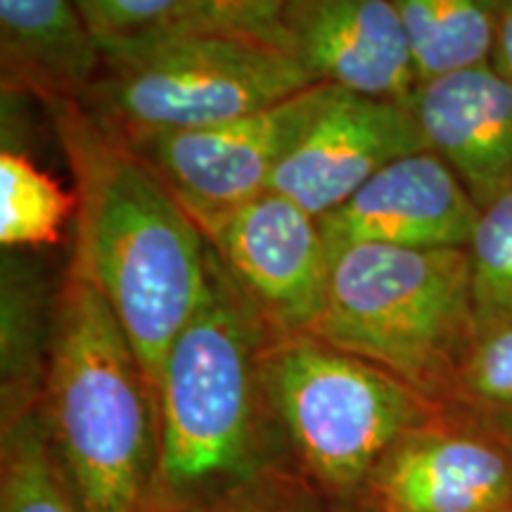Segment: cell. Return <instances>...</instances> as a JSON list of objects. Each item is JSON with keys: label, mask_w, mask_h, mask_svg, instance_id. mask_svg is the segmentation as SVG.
<instances>
[{"label": "cell", "mask_w": 512, "mask_h": 512, "mask_svg": "<svg viewBox=\"0 0 512 512\" xmlns=\"http://www.w3.org/2000/svg\"><path fill=\"white\" fill-rule=\"evenodd\" d=\"M48 107L79 202L72 256L112 306L157 403L166 356L207 299L211 249L162 176L81 100Z\"/></svg>", "instance_id": "obj_1"}, {"label": "cell", "mask_w": 512, "mask_h": 512, "mask_svg": "<svg viewBox=\"0 0 512 512\" xmlns=\"http://www.w3.org/2000/svg\"><path fill=\"white\" fill-rule=\"evenodd\" d=\"M48 430L83 512H140L157 403L112 306L72 256L55 304Z\"/></svg>", "instance_id": "obj_2"}, {"label": "cell", "mask_w": 512, "mask_h": 512, "mask_svg": "<svg viewBox=\"0 0 512 512\" xmlns=\"http://www.w3.org/2000/svg\"><path fill=\"white\" fill-rule=\"evenodd\" d=\"M313 337L387 370L422 396L458 375L477 339L465 249L354 245L330 256Z\"/></svg>", "instance_id": "obj_3"}, {"label": "cell", "mask_w": 512, "mask_h": 512, "mask_svg": "<svg viewBox=\"0 0 512 512\" xmlns=\"http://www.w3.org/2000/svg\"><path fill=\"white\" fill-rule=\"evenodd\" d=\"M102 57L79 100L126 143L233 121L316 86L290 53L192 27Z\"/></svg>", "instance_id": "obj_4"}, {"label": "cell", "mask_w": 512, "mask_h": 512, "mask_svg": "<svg viewBox=\"0 0 512 512\" xmlns=\"http://www.w3.org/2000/svg\"><path fill=\"white\" fill-rule=\"evenodd\" d=\"M259 387L313 475L347 494L370 482L427 411L425 396L399 377L313 335L261 349Z\"/></svg>", "instance_id": "obj_5"}, {"label": "cell", "mask_w": 512, "mask_h": 512, "mask_svg": "<svg viewBox=\"0 0 512 512\" xmlns=\"http://www.w3.org/2000/svg\"><path fill=\"white\" fill-rule=\"evenodd\" d=\"M254 316L211 254L209 292L166 356L159 470L176 489L240 470L254 430Z\"/></svg>", "instance_id": "obj_6"}, {"label": "cell", "mask_w": 512, "mask_h": 512, "mask_svg": "<svg viewBox=\"0 0 512 512\" xmlns=\"http://www.w3.org/2000/svg\"><path fill=\"white\" fill-rule=\"evenodd\" d=\"M190 216L254 320L278 337L311 335L330 278V249L318 216L275 190Z\"/></svg>", "instance_id": "obj_7"}, {"label": "cell", "mask_w": 512, "mask_h": 512, "mask_svg": "<svg viewBox=\"0 0 512 512\" xmlns=\"http://www.w3.org/2000/svg\"><path fill=\"white\" fill-rule=\"evenodd\" d=\"M332 93V86L316 83L233 121L159 133L128 145L162 176L188 211L235 207L268 190L278 166L328 105Z\"/></svg>", "instance_id": "obj_8"}, {"label": "cell", "mask_w": 512, "mask_h": 512, "mask_svg": "<svg viewBox=\"0 0 512 512\" xmlns=\"http://www.w3.org/2000/svg\"><path fill=\"white\" fill-rule=\"evenodd\" d=\"M427 150L408 102L375 100L335 88L328 105L273 174L268 190L323 219L384 166Z\"/></svg>", "instance_id": "obj_9"}, {"label": "cell", "mask_w": 512, "mask_h": 512, "mask_svg": "<svg viewBox=\"0 0 512 512\" xmlns=\"http://www.w3.org/2000/svg\"><path fill=\"white\" fill-rule=\"evenodd\" d=\"M479 204L432 150L387 164L342 207L320 219L330 256L354 245L465 249Z\"/></svg>", "instance_id": "obj_10"}, {"label": "cell", "mask_w": 512, "mask_h": 512, "mask_svg": "<svg viewBox=\"0 0 512 512\" xmlns=\"http://www.w3.org/2000/svg\"><path fill=\"white\" fill-rule=\"evenodd\" d=\"M290 55L313 83L408 102L418 72L394 0H292L285 17Z\"/></svg>", "instance_id": "obj_11"}, {"label": "cell", "mask_w": 512, "mask_h": 512, "mask_svg": "<svg viewBox=\"0 0 512 512\" xmlns=\"http://www.w3.org/2000/svg\"><path fill=\"white\" fill-rule=\"evenodd\" d=\"M408 107L427 150L456 171L479 209L512 190V81L494 62L418 83Z\"/></svg>", "instance_id": "obj_12"}, {"label": "cell", "mask_w": 512, "mask_h": 512, "mask_svg": "<svg viewBox=\"0 0 512 512\" xmlns=\"http://www.w3.org/2000/svg\"><path fill=\"white\" fill-rule=\"evenodd\" d=\"M368 484L380 512H501L512 503V456L475 434L420 425Z\"/></svg>", "instance_id": "obj_13"}, {"label": "cell", "mask_w": 512, "mask_h": 512, "mask_svg": "<svg viewBox=\"0 0 512 512\" xmlns=\"http://www.w3.org/2000/svg\"><path fill=\"white\" fill-rule=\"evenodd\" d=\"M5 88L79 100L102 74V50L76 0H0Z\"/></svg>", "instance_id": "obj_14"}, {"label": "cell", "mask_w": 512, "mask_h": 512, "mask_svg": "<svg viewBox=\"0 0 512 512\" xmlns=\"http://www.w3.org/2000/svg\"><path fill=\"white\" fill-rule=\"evenodd\" d=\"M418 79L494 60L501 0H394Z\"/></svg>", "instance_id": "obj_15"}, {"label": "cell", "mask_w": 512, "mask_h": 512, "mask_svg": "<svg viewBox=\"0 0 512 512\" xmlns=\"http://www.w3.org/2000/svg\"><path fill=\"white\" fill-rule=\"evenodd\" d=\"M76 207V192L64 190L27 155L5 147L0 155V245H55Z\"/></svg>", "instance_id": "obj_16"}, {"label": "cell", "mask_w": 512, "mask_h": 512, "mask_svg": "<svg viewBox=\"0 0 512 512\" xmlns=\"http://www.w3.org/2000/svg\"><path fill=\"white\" fill-rule=\"evenodd\" d=\"M467 254L475 330L482 337L512 325V190L479 211Z\"/></svg>", "instance_id": "obj_17"}, {"label": "cell", "mask_w": 512, "mask_h": 512, "mask_svg": "<svg viewBox=\"0 0 512 512\" xmlns=\"http://www.w3.org/2000/svg\"><path fill=\"white\" fill-rule=\"evenodd\" d=\"M3 512H83L64 491L36 415L17 418L5 437Z\"/></svg>", "instance_id": "obj_18"}, {"label": "cell", "mask_w": 512, "mask_h": 512, "mask_svg": "<svg viewBox=\"0 0 512 512\" xmlns=\"http://www.w3.org/2000/svg\"><path fill=\"white\" fill-rule=\"evenodd\" d=\"M102 55L188 29L185 0H76Z\"/></svg>", "instance_id": "obj_19"}, {"label": "cell", "mask_w": 512, "mask_h": 512, "mask_svg": "<svg viewBox=\"0 0 512 512\" xmlns=\"http://www.w3.org/2000/svg\"><path fill=\"white\" fill-rule=\"evenodd\" d=\"M292 0H185L192 29L264 43L290 53L285 17Z\"/></svg>", "instance_id": "obj_20"}, {"label": "cell", "mask_w": 512, "mask_h": 512, "mask_svg": "<svg viewBox=\"0 0 512 512\" xmlns=\"http://www.w3.org/2000/svg\"><path fill=\"white\" fill-rule=\"evenodd\" d=\"M458 380L470 399L512 411V325L475 339Z\"/></svg>", "instance_id": "obj_21"}, {"label": "cell", "mask_w": 512, "mask_h": 512, "mask_svg": "<svg viewBox=\"0 0 512 512\" xmlns=\"http://www.w3.org/2000/svg\"><path fill=\"white\" fill-rule=\"evenodd\" d=\"M491 62L512 81V0H501V8H498L496 48Z\"/></svg>", "instance_id": "obj_22"}, {"label": "cell", "mask_w": 512, "mask_h": 512, "mask_svg": "<svg viewBox=\"0 0 512 512\" xmlns=\"http://www.w3.org/2000/svg\"><path fill=\"white\" fill-rule=\"evenodd\" d=\"M501 512H512V503H510V505H508V508H503V510H501Z\"/></svg>", "instance_id": "obj_23"}]
</instances>
